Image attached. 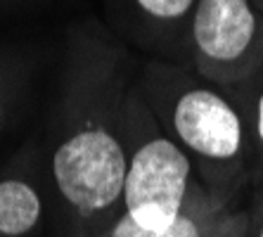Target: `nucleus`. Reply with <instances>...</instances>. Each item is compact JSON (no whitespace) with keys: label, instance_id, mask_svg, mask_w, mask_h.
Here are the masks:
<instances>
[{"label":"nucleus","instance_id":"20e7f679","mask_svg":"<svg viewBox=\"0 0 263 237\" xmlns=\"http://www.w3.org/2000/svg\"><path fill=\"white\" fill-rule=\"evenodd\" d=\"M190 69L237 90L263 71V14L249 0H199L190 24Z\"/></svg>","mask_w":263,"mask_h":237},{"label":"nucleus","instance_id":"9d476101","mask_svg":"<svg viewBox=\"0 0 263 237\" xmlns=\"http://www.w3.org/2000/svg\"><path fill=\"white\" fill-rule=\"evenodd\" d=\"M249 3H251V5H254V7H256L258 12L263 14V0H249Z\"/></svg>","mask_w":263,"mask_h":237},{"label":"nucleus","instance_id":"6e6552de","mask_svg":"<svg viewBox=\"0 0 263 237\" xmlns=\"http://www.w3.org/2000/svg\"><path fill=\"white\" fill-rule=\"evenodd\" d=\"M242 104L249 128V145H251V178L263 183V71L247 85L230 90Z\"/></svg>","mask_w":263,"mask_h":237},{"label":"nucleus","instance_id":"f257e3e1","mask_svg":"<svg viewBox=\"0 0 263 237\" xmlns=\"http://www.w3.org/2000/svg\"><path fill=\"white\" fill-rule=\"evenodd\" d=\"M55 123L50 176L71 237L104 230L123 213V100L130 55L104 33L76 36Z\"/></svg>","mask_w":263,"mask_h":237},{"label":"nucleus","instance_id":"39448f33","mask_svg":"<svg viewBox=\"0 0 263 237\" xmlns=\"http://www.w3.org/2000/svg\"><path fill=\"white\" fill-rule=\"evenodd\" d=\"M140 29L159 38L157 50L171 55L168 62L190 67V24L199 0H123Z\"/></svg>","mask_w":263,"mask_h":237},{"label":"nucleus","instance_id":"0eeeda50","mask_svg":"<svg viewBox=\"0 0 263 237\" xmlns=\"http://www.w3.org/2000/svg\"><path fill=\"white\" fill-rule=\"evenodd\" d=\"M45 218L43 190L24 173L0 176V237H38Z\"/></svg>","mask_w":263,"mask_h":237},{"label":"nucleus","instance_id":"7ed1b4c3","mask_svg":"<svg viewBox=\"0 0 263 237\" xmlns=\"http://www.w3.org/2000/svg\"><path fill=\"white\" fill-rule=\"evenodd\" d=\"M123 213L142 230H168L185 211L226 209L211 199L190 157L164 133L135 79L123 100Z\"/></svg>","mask_w":263,"mask_h":237},{"label":"nucleus","instance_id":"1a4fd4ad","mask_svg":"<svg viewBox=\"0 0 263 237\" xmlns=\"http://www.w3.org/2000/svg\"><path fill=\"white\" fill-rule=\"evenodd\" d=\"M245 237H263V197L254 204L249 213H247V232Z\"/></svg>","mask_w":263,"mask_h":237},{"label":"nucleus","instance_id":"9b49d317","mask_svg":"<svg viewBox=\"0 0 263 237\" xmlns=\"http://www.w3.org/2000/svg\"><path fill=\"white\" fill-rule=\"evenodd\" d=\"M3 116H5V110H3V102H0V128H3Z\"/></svg>","mask_w":263,"mask_h":237},{"label":"nucleus","instance_id":"f03ea898","mask_svg":"<svg viewBox=\"0 0 263 237\" xmlns=\"http://www.w3.org/2000/svg\"><path fill=\"white\" fill-rule=\"evenodd\" d=\"M135 81L164 133L190 157L211 199L230 209L251 178L249 128L237 98L161 57L147 60Z\"/></svg>","mask_w":263,"mask_h":237},{"label":"nucleus","instance_id":"423d86ee","mask_svg":"<svg viewBox=\"0 0 263 237\" xmlns=\"http://www.w3.org/2000/svg\"><path fill=\"white\" fill-rule=\"evenodd\" d=\"M247 213L233 209H214V211H185L176 223L164 232L142 230L140 225L121 213L104 230L88 237H245Z\"/></svg>","mask_w":263,"mask_h":237}]
</instances>
